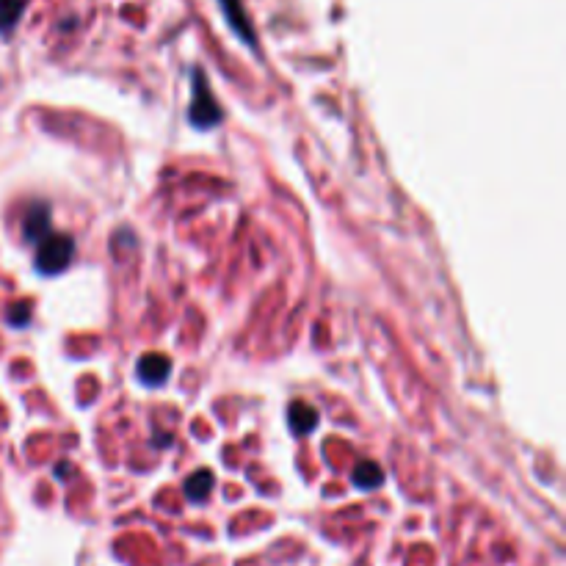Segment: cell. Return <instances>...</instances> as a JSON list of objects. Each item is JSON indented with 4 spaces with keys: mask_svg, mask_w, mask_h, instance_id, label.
I'll use <instances>...</instances> for the list:
<instances>
[{
    "mask_svg": "<svg viewBox=\"0 0 566 566\" xmlns=\"http://www.w3.org/2000/svg\"><path fill=\"white\" fill-rule=\"evenodd\" d=\"M288 426L293 434H299V437H307L315 431L318 426V409L307 401H293L288 409Z\"/></svg>",
    "mask_w": 566,
    "mask_h": 566,
    "instance_id": "cell-6",
    "label": "cell"
},
{
    "mask_svg": "<svg viewBox=\"0 0 566 566\" xmlns=\"http://www.w3.org/2000/svg\"><path fill=\"white\" fill-rule=\"evenodd\" d=\"M136 373H139V379L144 384L161 387L169 379V373H172V362H169V357H163V354H147V357L139 359Z\"/></svg>",
    "mask_w": 566,
    "mask_h": 566,
    "instance_id": "cell-5",
    "label": "cell"
},
{
    "mask_svg": "<svg viewBox=\"0 0 566 566\" xmlns=\"http://www.w3.org/2000/svg\"><path fill=\"white\" fill-rule=\"evenodd\" d=\"M72 255H75V241L70 235H47L45 241L36 243V268L45 277H53L70 266Z\"/></svg>",
    "mask_w": 566,
    "mask_h": 566,
    "instance_id": "cell-2",
    "label": "cell"
},
{
    "mask_svg": "<svg viewBox=\"0 0 566 566\" xmlns=\"http://www.w3.org/2000/svg\"><path fill=\"white\" fill-rule=\"evenodd\" d=\"M23 232L28 243L45 241L47 235H50V205L47 202H34L28 208L23 221Z\"/></svg>",
    "mask_w": 566,
    "mask_h": 566,
    "instance_id": "cell-4",
    "label": "cell"
},
{
    "mask_svg": "<svg viewBox=\"0 0 566 566\" xmlns=\"http://www.w3.org/2000/svg\"><path fill=\"white\" fill-rule=\"evenodd\" d=\"M210 492H213V473L210 470H197L185 481V497L191 503H205Z\"/></svg>",
    "mask_w": 566,
    "mask_h": 566,
    "instance_id": "cell-7",
    "label": "cell"
},
{
    "mask_svg": "<svg viewBox=\"0 0 566 566\" xmlns=\"http://www.w3.org/2000/svg\"><path fill=\"white\" fill-rule=\"evenodd\" d=\"M219 6L232 31L241 36L243 45L255 47V31H252V23H249V14L243 9V0H219Z\"/></svg>",
    "mask_w": 566,
    "mask_h": 566,
    "instance_id": "cell-3",
    "label": "cell"
},
{
    "mask_svg": "<svg viewBox=\"0 0 566 566\" xmlns=\"http://www.w3.org/2000/svg\"><path fill=\"white\" fill-rule=\"evenodd\" d=\"M188 119L191 125L199 130L216 128L224 114H221L219 100L210 92L208 81H205V72L194 70V97H191V108H188Z\"/></svg>",
    "mask_w": 566,
    "mask_h": 566,
    "instance_id": "cell-1",
    "label": "cell"
},
{
    "mask_svg": "<svg viewBox=\"0 0 566 566\" xmlns=\"http://www.w3.org/2000/svg\"><path fill=\"white\" fill-rule=\"evenodd\" d=\"M28 0H0V34H9L20 23Z\"/></svg>",
    "mask_w": 566,
    "mask_h": 566,
    "instance_id": "cell-9",
    "label": "cell"
},
{
    "mask_svg": "<svg viewBox=\"0 0 566 566\" xmlns=\"http://www.w3.org/2000/svg\"><path fill=\"white\" fill-rule=\"evenodd\" d=\"M9 321L14 326H25L31 321V310H28V304H17V310L9 312Z\"/></svg>",
    "mask_w": 566,
    "mask_h": 566,
    "instance_id": "cell-10",
    "label": "cell"
},
{
    "mask_svg": "<svg viewBox=\"0 0 566 566\" xmlns=\"http://www.w3.org/2000/svg\"><path fill=\"white\" fill-rule=\"evenodd\" d=\"M351 481L357 489H376V486L384 484V473L382 467L376 462H359L354 467V475H351Z\"/></svg>",
    "mask_w": 566,
    "mask_h": 566,
    "instance_id": "cell-8",
    "label": "cell"
}]
</instances>
